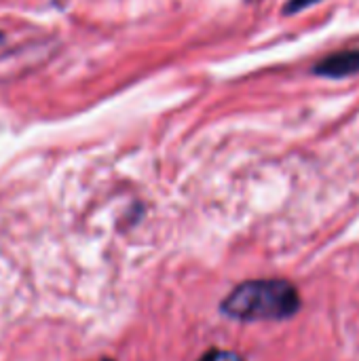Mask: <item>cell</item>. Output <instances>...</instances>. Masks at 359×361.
Instances as JSON below:
<instances>
[{
	"label": "cell",
	"mask_w": 359,
	"mask_h": 361,
	"mask_svg": "<svg viewBox=\"0 0 359 361\" xmlns=\"http://www.w3.org/2000/svg\"><path fill=\"white\" fill-rule=\"evenodd\" d=\"M300 294L288 279H252L237 286L220 305L235 322H284L300 311Z\"/></svg>",
	"instance_id": "cell-1"
},
{
	"label": "cell",
	"mask_w": 359,
	"mask_h": 361,
	"mask_svg": "<svg viewBox=\"0 0 359 361\" xmlns=\"http://www.w3.org/2000/svg\"><path fill=\"white\" fill-rule=\"evenodd\" d=\"M313 74L326 78H347L359 74V49H347L324 57L315 63Z\"/></svg>",
	"instance_id": "cell-2"
},
{
	"label": "cell",
	"mask_w": 359,
	"mask_h": 361,
	"mask_svg": "<svg viewBox=\"0 0 359 361\" xmlns=\"http://www.w3.org/2000/svg\"><path fill=\"white\" fill-rule=\"evenodd\" d=\"M199 361H245L235 351H222V349H209Z\"/></svg>",
	"instance_id": "cell-3"
},
{
	"label": "cell",
	"mask_w": 359,
	"mask_h": 361,
	"mask_svg": "<svg viewBox=\"0 0 359 361\" xmlns=\"http://www.w3.org/2000/svg\"><path fill=\"white\" fill-rule=\"evenodd\" d=\"M317 2H322V0H288L286 6H284V15L300 13V11H305V8H309V6H313Z\"/></svg>",
	"instance_id": "cell-4"
},
{
	"label": "cell",
	"mask_w": 359,
	"mask_h": 361,
	"mask_svg": "<svg viewBox=\"0 0 359 361\" xmlns=\"http://www.w3.org/2000/svg\"><path fill=\"white\" fill-rule=\"evenodd\" d=\"M106 361H112V360H106Z\"/></svg>",
	"instance_id": "cell-5"
}]
</instances>
